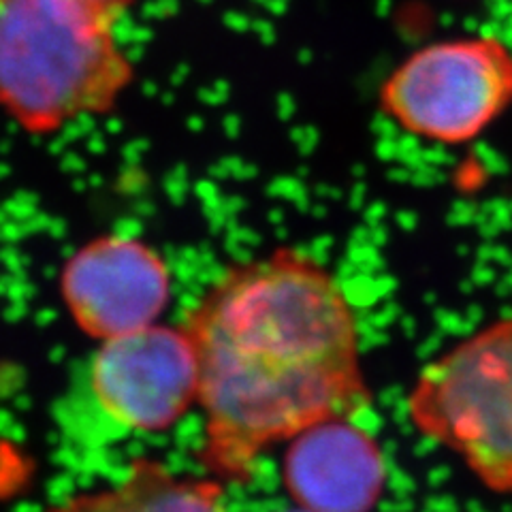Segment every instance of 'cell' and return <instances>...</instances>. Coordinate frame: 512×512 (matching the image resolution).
I'll return each mask as SVG.
<instances>
[{
    "label": "cell",
    "mask_w": 512,
    "mask_h": 512,
    "mask_svg": "<svg viewBox=\"0 0 512 512\" xmlns=\"http://www.w3.org/2000/svg\"><path fill=\"white\" fill-rule=\"evenodd\" d=\"M184 327L201 374V461L222 483H248L274 444L372 402L355 308L301 250L227 269Z\"/></svg>",
    "instance_id": "6da1fadb"
},
{
    "label": "cell",
    "mask_w": 512,
    "mask_h": 512,
    "mask_svg": "<svg viewBox=\"0 0 512 512\" xmlns=\"http://www.w3.org/2000/svg\"><path fill=\"white\" fill-rule=\"evenodd\" d=\"M116 20L90 0H0V109L32 135L114 109L133 82Z\"/></svg>",
    "instance_id": "7a4b0ae2"
},
{
    "label": "cell",
    "mask_w": 512,
    "mask_h": 512,
    "mask_svg": "<svg viewBox=\"0 0 512 512\" xmlns=\"http://www.w3.org/2000/svg\"><path fill=\"white\" fill-rule=\"evenodd\" d=\"M421 434L495 493H512V314L425 365L408 395Z\"/></svg>",
    "instance_id": "3957f363"
},
{
    "label": "cell",
    "mask_w": 512,
    "mask_h": 512,
    "mask_svg": "<svg viewBox=\"0 0 512 512\" xmlns=\"http://www.w3.org/2000/svg\"><path fill=\"white\" fill-rule=\"evenodd\" d=\"M378 105L414 137L463 146L512 107V50L493 35L425 45L387 75Z\"/></svg>",
    "instance_id": "277c9868"
},
{
    "label": "cell",
    "mask_w": 512,
    "mask_h": 512,
    "mask_svg": "<svg viewBox=\"0 0 512 512\" xmlns=\"http://www.w3.org/2000/svg\"><path fill=\"white\" fill-rule=\"evenodd\" d=\"M88 387L114 425L137 434L165 431L199 402L195 344L186 327L158 323L105 340L90 359Z\"/></svg>",
    "instance_id": "5b68a950"
},
{
    "label": "cell",
    "mask_w": 512,
    "mask_h": 512,
    "mask_svg": "<svg viewBox=\"0 0 512 512\" xmlns=\"http://www.w3.org/2000/svg\"><path fill=\"white\" fill-rule=\"evenodd\" d=\"M60 295L75 325L105 342L158 323L171 299V271L141 239L103 235L64 265Z\"/></svg>",
    "instance_id": "8992f818"
},
{
    "label": "cell",
    "mask_w": 512,
    "mask_h": 512,
    "mask_svg": "<svg viewBox=\"0 0 512 512\" xmlns=\"http://www.w3.org/2000/svg\"><path fill=\"white\" fill-rule=\"evenodd\" d=\"M387 461L372 434L352 419H331L288 440L282 480L310 512H372L387 487Z\"/></svg>",
    "instance_id": "52a82bcc"
},
{
    "label": "cell",
    "mask_w": 512,
    "mask_h": 512,
    "mask_svg": "<svg viewBox=\"0 0 512 512\" xmlns=\"http://www.w3.org/2000/svg\"><path fill=\"white\" fill-rule=\"evenodd\" d=\"M50 512H233L218 480L180 476L137 457L116 485L71 495Z\"/></svg>",
    "instance_id": "ba28073f"
},
{
    "label": "cell",
    "mask_w": 512,
    "mask_h": 512,
    "mask_svg": "<svg viewBox=\"0 0 512 512\" xmlns=\"http://www.w3.org/2000/svg\"><path fill=\"white\" fill-rule=\"evenodd\" d=\"M90 3H94V5H99V7H103L105 11H109V13H114L116 18L120 13H124L128 7L131 5H135L137 0H90Z\"/></svg>",
    "instance_id": "9c48e42d"
},
{
    "label": "cell",
    "mask_w": 512,
    "mask_h": 512,
    "mask_svg": "<svg viewBox=\"0 0 512 512\" xmlns=\"http://www.w3.org/2000/svg\"><path fill=\"white\" fill-rule=\"evenodd\" d=\"M286 512H310V510H303V508H299V506H297L295 510H286Z\"/></svg>",
    "instance_id": "30bf717a"
}]
</instances>
